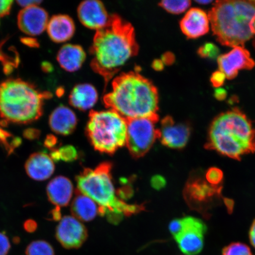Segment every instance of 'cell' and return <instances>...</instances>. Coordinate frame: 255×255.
<instances>
[{"instance_id":"6da1fadb","label":"cell","mask_w":255,"mask_h":255,"mask_svg":"<svg viewBox=\"0 0 255 255\" xmlns=\"http://www.w3.org/2000/svg\"><path fill=\"white\" fill-rule=\"evenodd\" d=\"M138 51L132 25L112 15L107 27L97 31L91 47L92 68L110 81Z\"/></svg>"},{"instance_id":"7a4b0ae2","label":"cell","mask_w":255,"mask_h":255,"mask_svg":"<svg viewBox=\"0 0 255 255\" xmlns=\"http://www.w3.org/2000/svg\"><path fill=\"white\" fill-rule=\"evenodd\" d=\"M104 101L127 121L141 118L158 120L157 89L138 73H123L115 78Z\"/></svg>"},{"instance_id":"3957f363","label":"cell","mask_w":255,"mask_h":255,"mask_svg":"<svg viewBox=\"0 0 255 255\" xmlns=\"http://www.w3.org/2000/svg\"><path fill=\"white\" fill-rule=\"evenodd\" d=\"M205 148L241 161L244 155L255 153V129L246 115L234 108L213 120Z\"/></svg>"},{"instance_id":"277c9868","label":"cell","mask_w":255,"mask_h":255,"mask_svg":"<svg viewBox=\"0 0 255 255\" xmlns=\"http://www.w3.org/2000/svg\"><path fill=\"white\" fill-rule=\"evenodd\" d=\"M112 164L104 162L92 170L86 168L76 177L79 192L90 197L100 207V215L106 216L116 224L124 216L142 211V205H129L121 200L115 189L111 175Z\"/></svg>"},{"instance_id":"5b68a950","label":"cell","mask_w":255,"mask_h":255,"mask_svg":"<svg viewBox=\"0 0 255 255\" xmlns=\"http://www.w3.org/2000/svg\"><path fill=\"white\" fill-rule=\"evenodd\" d=\"M217 40L223 46L244 47L255 36V1H218L209 12Z\"/></svg>"},{"instance_id":"8992f818","label":"cell","mask_w":255,"mask_h":255,"mask_svg":"<svg viewBox=\"0 0 255 255\" xmlns=\"http://www.w3.org/2000/svg\"><path fill=\"white\" fill-rule=\"evenodd\" d=\"M20 79H9L0 84V117L5 121L25 124L40 119L43 101L52 98Z\"/></svg>"},{"instance_id":"52a82bcc","label":"cell","mask_w":255,"mask_h":255,"mask_svg":"<svg viewBox=\"0 0 255 255\" xmlns=\"http://www.w3.org/2000/svg\"><path fill=\"white\" fill-rule=\"evenodd\" d=\"M86 133L95 150L113 155L126 145L127 121L110 109L92 111Z\"/></svg>"},{"instance_id":"ba28073f","label":"cell","mask_w":255,"mask_h":255,"mask_svg":"<svg viewBox=\"0 0 255 255\" xmlns=\"http://www.w3.org/2000/svg\"><path fill=\"white\" fill-rule=\"evenodd\" d=\"M222 189V186L214 187L207 183L205 175L199 171L194 172L184 187V197L191 209L208 217L210 210L221 200Z\"/></svg>"},{"instance_id":"9c48e42d","label":"cell","mask_w":255,"mask_h":255,"mask_svg":"<svg viewBox=\"0 0 255 255\" xmlns=\"http://www.w3.org/2000/svg\"><path fill=\"white\" fill-rule=\"evenodd\" d=\"M157 121L149 118L127 121L126 145L133 158L143 157L159 138Z\"/></svg>"},{"instance_id":"30bf717a","label":"cell","mask_w":255,"mask_h":255,"mask_svg":"<svg viewBox=\"0 0 255 255\" xmlns=\"http://www.w3.org/2000/svg\"><path fill=\"white\" fill-rule=\"evenodd\" d=\"M181 219V231L174 237L178 247L186 255H197L202 251L207 226L202 220L187 216Z\"/></svg>"},{"instance_id":"8fae6325","label":"cell","mask_w":255,"mask_h":255,"mask_svg":"<svg viewBox=\"0 0 255 255\" xmlns=\"http://www.w3.org/2000/svg\"><path fill=\"white\" fill-rule=\"evenodd\" d=\"M88 237L87 228L75 217L64 216L56 228L57 240L68 250L81 247Z\"/></svg>"},{"instance_id":"7c38bea8","label":"cell","mask_w":255,"mask_h":255,"mask_svg":"<svg viewBox=\"0 0 255 255\" xmlns=\"http://www.w3.org/2000/svg\"><path fill=\"white\" fill-rule=\"evenodd\" d=\"M159 130V138L167 147L181 149L186 146L191 135L189 124L175 123L171 117L164 118Z\"/></svg>"},{"instance_id":"4fadbf2b","label":"cell","mask_w":255,"mask_h":255,"mask_svg":"<svg viewBox=\"0 0 255 255\" xmlns=\"http://www.w3.org/2000/svg\"><path fill=\"white\" fill-rule=\"evenodd\" d=\"M218 63L220 71L230 80L237 77L241 70H251L255 66L250 52L242 46L235 47L231 52L219 56Z\"/></svg>"},{"instance_id":"5bb4252c","label":"cell","mask_w":255,"mask_h":255,"mask_svg":"<svg viewBox=\"0 0 255 255\" xmlns=\"http://www.w3.org/2000/svg\"><path fill=\"white\" fill-rule=\"evenodd\" d=\"M78 15L83 25L97 31L107 27L112 18L103 3L98 0L82 2L78 8Z\"/></svg>"},{"instance_id":"9a60e30c","label":"cell","mask_w":255,"mask_h":255,"mask_svg":"<svg viewBox=\"0 0 255 255\" xmlns=\"http://www.w3.org/2000/svg\"><path fill=\"white\" fill-rule=\"evenodd\" d=\"M47 11L39 5L24 8L19 12L17 24L23 33L29 36H37L46 30L49 23Z\"/></svg>"},{"instance_id":"2e32d148","label":"cell","mask_w":255,"mask_h":255,"mask_svg":"<svg viewBox=\"0 0 255 255\" xmlns=\"http://www.w3.org/2000/svg\"><path fill=\"white\" fill-rule=\"evenodd\" d=\"M180 25L185 36L190 39H197L208 33L209 16L202 9L190 8L181 19Z\"/></svg>"},{"instance_id":"e0dca14e","label":"cell","mask_w":255,"mask_h":255,"mask_svg":"<svg viewBox=\"0 0 255 255\" xmlns=\"http://www.w3.org/2000/svg\"><path fill=\"white\" fill-rule=\"evenodd\" d=\"M25 170L28 176L37 181H44L51 177L55 171L52 159L43 152L32 154L25 164Z\"/></svg>"},{"instance_id":"ac0fdd59","label":"cell","mask_w":255,"mask_h":255,"mask_svg":"<svg viewBox=\"0 0 255 255\" xmlns=\"http://www.w3.org/2000/svg\"><path fill=\"white\" fill-rule=\"evenodd\" d=\"M49 123L50 128L54 132L59 135H69L75 130L78 119L74 112L62 105L51 114Z\"/></svg>"},{"instance_id":"d6986e66","label":"cell","mask_w":255,"mask_h":255,"mask_svg":"<svg viewBox=\"0 0 255 255\" xmlns=\"http://www.w3.org/2000/svg\"><path fill=\"white\" fill-rule=\"evenodd\" d=\"M48 35L54 42L60 43L68 41L75 32L73 19L68 15H53L47 26Z\"/></svg>"},{"instance_id":"ffe728a7","label":"cell","mask_w":255,"mask_h":255,"mask_svg":"<svg viewBox=\"0 0 255 255\" xmlns=\"http://www.w3.org/2000/svg\"><path fill=\"white\" fill-rule=\"evenodd\" d=\"M73 193V186L71 180L64 176L54 178L47 186L48 198L58 208L69 205Z\"/></svg>"},{"instance_id":"44dd1931","label":"cell","mask_w":255,"mask_h":255,"mask_svg":"<svg viewBox=\"0 0 255 255\" xmlns=\"http://www.w3.org/2000/svg\"><path fill=\"white\" fill-rule=\"evenodd\" d=\"M86 53L83 48L76 44H66L57 53V60L65 71L73 72L81 69L85 61Z\"/></svg>"},{"instance_id":"7402d4cb","label":"cell","mask_w":255,"mask_h":255,"mask_svg":"<svg viewBox=\"0 0 255 255\" xmlns=\"http://www.w3.org/2000/svg\"><path fill=\"white\" fill-rule=\"evenodd\" d=\"M98 100L97 89L93 85L82 84L75 86L69 95V103L81 111L92 109Z\"/></svg>"},{"instance_id":"603a6c76","label":"cell","mask_w":255,"mask_h":255,"mask_svg":"<svg viewBox=\"0 0 255 255\" xmlns=\"http://www.w3.org/2000/svg\"><path fill=\"white\" fill-rule=\"evenodd\" d=\"M71 211L75 218L84 222H90L100 215V207L97 204L78 191L73 201Z\"/></svg>"},{"instance_id":"cb8c5ba5","label":"cell","mask_w":255,"mask_h":255,"mask_svg":"<svg viewBox=\"0 0 255 255\" xmlns=\"http://www.w3.org/2000/svg\"><path fill=\"white\" fill-rule=\"evenodd\" d=\"M50 156L53 161L65 162L75 161L78 157L76 148L71 145L63 146L59 149H52Z\"/></svg>"},{"instance_id":"d4e9b609","label":"cell","mask_w":255,"mask_h":255,"mask_svg":"<svg viewBox=\"0 0 255 255\" xmlns=\"http://www.w3.org/2000/svg\"><path fill=\"white\" fill-rule=\"evenodd\" d=\"M25 255H55V251L52 245L48 242L36 241L28 245Z\"/></svg>"},{"instance_id":"484cf974","label":"cell","mask_w":255,"mask_h":255,"mask_svg":"<svg viewBox=\"0 0 255 255\" xmlns=\"http://www.w3.org/2000/svg\"><path fill=\"white\" fill-rule=\"evenodd\" d=\"M161 7L164 8L168 12L173 14H179L186 11L190 7L191 1L188 0H182V1H162L160 2Z\"/></svg>"},{"instance_id":"4316f807","label":"cell","mask_w":255,"mask_h":255,"mask_svg":"<svg viewBox=\"0 0 255 255\" xmlns=\"http://www.w3.org/2000/svg\"><path fill=\"white\" fill-rule=\"evenodd\" d=\"M0 143L4 146L8 154H10L16 148L20 146L21 139L18 137L12 136L10 133L0 127Z\"/></svg>"},{"instance_id":"83f0119b","label":"cell","mask_w":255,"mask_h":255,"mask_svg":"<svg viewBox=\"0 0 255 255\" xmlns=\"http://www.w3.org/2000/svg\"><path fill=\"white\" fill-rule=\"evenodd\" d=\"M222 255H253L250 247L241 242H234L223 249Z\"/></svg>"},{"instance_id":"f1b7e54d","label":"cell","mask_w":255,"mask_h":255,"mask_svg":"<svg viewBox=\"0 0 255 255\" xmlns=\"http://www.w3.org/2000/svg\"><path fill=\"white\" fill-rule=\"evenodd\" d=\"M223 177L222 170L217 167L209 168L205 174L207 182L214 187L222 186Z\"/></svg>"},{"instance_id":"f546056e","label":"cell","mask_w":255,"mask_h":255,"mask_svg":"<svg viewBox=\"0 0 255 255\" xmlns=\"http://www.w3.org/2000/svg\"><path fill=\"white\" fill-rule=\"evenodd\" d=\"M219 52L218 46L212 43H206L198 49L199 55L203 58L215 59L219 57Z\"/></svg>"},{"instance_id":"4dcf8cb0","label":"cell","mask_w":255,"mask_h":255,"mask_svg":"<svg viewBox=\"0 0 255 255\" xmlns=\"http://www.w3.org/2000/svg\"><path fill=\"white\" fill-rule=\"evenodd\" d=\"M226 76L224 73L221 71H216L213 73L210 82H211L213 87L216 88H221L224 84L226 79Z\"/></svg>"},{"instance_id":"1f68e13d","label":"cell","mask_w":255,"mask_h":255,"mask_svg":"<svg viewBox=\"0 0 255 255\" xmlns=\"http://www.w3.org/2000/svg\"><path fill=\"white\" fill-rule=\"evenodd\" d=\"M11 245L7 236L0 232V255H7Z\"/></svg>"},{"instance_id":"d6a6232c","label":"cell","mask_w":255,"mask_h":255,"mask_svg":"<svg viewBox=\"0 0 255 255\" xmlns=\"http://www.w3.org/2000/svg\"><path fill=\"white\" fill-rule=\"evenodd\" d=\"M12 3L11 0H0V18L9 14Z\"/></svg>"},{"instance_id":"836d02e7","label":"cell","mask_w":255,"mask_h":255,"mask_svg":"<svg viewBox=\"0 0 255 255\" xmlns=\"http://www.w3.org/2000/svg\"><path fill=\"white\" fill-rule=\"evenodd\" d=\"M181 227H182V224H181V219H174L170 222L169 225V230L174 238L179 234Z\"/></svg>"},{"instance_id":"e575fe53","label":"cell","mask_w":255,"mask_h":255,"mask_svg":"<svg viewBox=\"0 0 255 255\" xmlns=\"http://www.w3.org/2000/svg\"><path fill=\"white\" fill-rule=\"evenodd\" d=\"M151 184L155 189H161L165 186V180L160 175H155L152 178Z\"/></svg>"},{"instance_id":"d590c367","label":"cell","mask_w":255,"mask_h":255,"mask_svg":"<svg viewBox=\"0 0 255 255\" xmlns=\"http://www.w3.org/2000/svg\"><path fill=\"white\" fill-rule=\"evenodd\" d=\"M40 135V130L34 128H28L24 130L23 135L25 138L35 139L39 138Z\"/></svg>"},{"instance_id":"8d00e7d4","label":"cell","mask_w":255,"mask_h":255,"mask_svg":"<svg viewBox=\"0 0 255 255\" xmlns=\"http://www.w3.org/2000/svg\"><path fill=\"white\" fill-rule=\"evenodd\" d=\"M21 41L25 45L30 47H39V43L37 39L32 37H23L21 39Z\"/></svg>"},{"instance_id":"74e56055","label":"cell","mask_w":255,"mask_h":255,"mask_svg":"<svg viewBox=\"0 0 255 255\" xmlns=\"http://www.w3.org/2000/svg\"><path fill=\"white\" fill-rule=\"evenodd\" d=\"M57 143V139L55 136L53 135H48L45 141H44V145L48 148L52 149Z\"/></svg>"},{"instance_id":"f35d334b","label":"cell","mask_w":255,"mask_h":255,"mask_svg":"<svg viewBox=\"0 0 255 255\" xmlns=\"http://www.w3.org/2000/svg\"><path fill=\"white\" fill-rule=\"evenodd\" d=\"M214 95L217 100L223 101L227 97V91L225 89L217 88L215 91Z\"/></svg>"},{"instance_id":"ab89813d","label":"cell","mask_w":255,"mask_h":255,"mask_svg":"<svg viewBox=\"0 0 255 255\" xmlns=\"http://www.w3.org/2000/svg\"><path fill=\"white\" fill-rule=\"evenodd\" d=\"M250 243L255 249V219L251 226L250 232H249Z\"/></svg>"},{"instance_id":"60d3db41","label":"cell","mask_w":255,"mask_h":255,"mask_svg":"<svg viewBox=\"0 0 255 255\" xmlns=\"http://www.w3.org/2000/svg\"><path fill=\"white\" fill-rule=\"evenodd\" d=\"M17 2L21 7L26 8L31 7V6L39 5L41 3V1H36V0L31 1V0H29V1H17Z\"/></svg>"},{"instance_id":"b9f144b4","label":"cell","mask_w":255,"mask_h":255,"mask_svg":"<svg viewBox=\"0 0 255 255\" xmlns=\"http://www.w3.org/2000/svg\"><path fill=\"white\" fill-rule=\"evenodd\" d=\"M41 69L44 72L50 73L53 71V67L50 62H43L41 63Z\"/></svg>"},{"instance_id":"7bdbcfd3","label":"cell","mask_w":255,"mask_h":255,"mask_svg":"<svg viewBox=\"0 0 255 255\" xmlns=\"http://www.w3.org/2000/svg\"><path fill=\"white\" fill-rule=\"evenodd\" d=\"M25 229L28 232H33L36 229V223L32 221H28L25 222Z\"/></svg>"},{"instance_id":"ee69618b","label":"cell","mask_w":255,"mask_h":255,"mask_svg":"<svg viewBox=\"0 0 255 255\" xmlns=\"http://www.w3.org/2000/svg\"><path fill=\"white\" fill-rule=\"evenodd\" d=\"M61 213H60V208L56 207V209L52 210V218L54 221H59L61 220Z\"/></svg>"},{"instance_id":"f6af8a7d","label":"cell","mask_w":255,"mask_h":255,"mask_svg":"<svg viewBox=\"0 0 255 255\" xmlns=\"http://www.w3.org/2000/svg\"><path fill=\"white\" fill-rule=\"evenodd\" d=\"M163 62L161 61V60H156V62L153 64V67H154L156 70H161L163 68Z\"/></svg>"},{"instance_id":"bcb514c9","label":"cell","mask_w":255,"mask_h":255,"mask_svg":"<svg viewBox=\"0 0 255 255\" xmlns=\"http://www.w3.org/2000/svg\"><path fill=\"white\" fill-rule=\"evenodd\" d=\"M196 2L198 3V4H203V5H206L207 4H210V3H211L212 1H205V0H202V1H196Z\"/></svg>"},{"instance_id":"7dc6e473","label":"cell","mask_w":255,"mask_h":255,"mask_svg":"<svg viewBox=\"0 0 255 255\" xmlns=\"http://www.w3.org/2000/svg\"><path fill=\"white\" fill-rule=\"evenodd\" d=\"M254 46L255 49V40L254 41Z\"/></svg>"}]
</instances>
